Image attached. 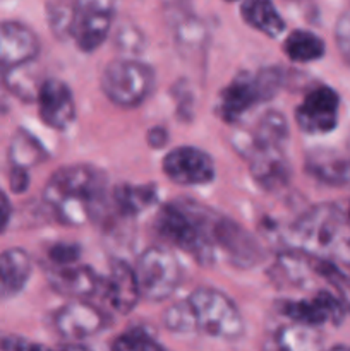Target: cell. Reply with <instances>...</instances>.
Wrapping results in <instances>:
<instances>
[{"label":"cell","instance_id":"cell-24","mask_svg":"<svg viewBox=\"0 0 350 351\" xmlns=\"http://www.w3.org/2000/svg\"><path fill=\"white\" fill-rule=\"evenodd\" d=\"M113 206L122 216H137L156 201L154 185H117L112 194Z\"/></svg>","mask_w":350,"mask_h":351},{"label":"cell","instance_id":"cell-28","mask_svg":"<svg viewBox=\"0 0 350 351\" xmlns=\"http://www.w3.org/2000/svg\"><path fill=\"white\" fill-rule=\"evenodd\" d=\"M275 341H277L278 348L281 350H316L321 346L323 336L321 332L318 331V328L299 324V322H292V324L283 326V328L277 332Z\"/></svg>","mask_w":350,"mask_h":351},{"label":"cell","instance_id":"cell-27","mask_svg":"<svg viewBox=\"0 0 350 351\" xmlns=\"http://www.w3.org/2000/svg\"><path fill=\"white\" fill-rule=\"evenodd\" d=\"M48 153L41 146L40 141L31 136L27 130H17L12 137L9 146V160L10 167H21L30 170L31 167L38 163H43L47 160Z\"/></svg>","mask_w":350,"mask_h":351},{"label":"cell","instance_id":"cell-36","mask_svg":"<svg viewBox=\"0 0 350 351\" xmlns=\"http://www.w3.org/2000/svg\"><path fill=\"white\" fill-rule=\"evenodd\" d=\"M9 184H10V191L16 192V194H23V192L27 189V185H30V173H27L26 168H21V167L10 168Z\"/></svg>","mask_w":350,"mask_h":351},{"label":"cell","instance_id":"cell-7","mask_svg":"<svg viewBox=\"0 0 350 351\" xmlns=\"http://www.w3.org/2000/svg\"><path fill=\"white\" fill-rule=\"evenodd\" d=\"M141 298L161 302L170 298L182 283V266L165 247H150L141 254L136 267Z\"/></svg>","mask_w":350,"mask_h":351},{"label":"cell","instance_id":"cell-25","mask_svg":"<svg viewBox=\"0 0 350 351\" xmlns=\"http://www.w3.org/2000/svg\"><path fill=\"white\" fill-rule=\"evenodd\" d=\"M283 51L292 62L309 64L325 57L326 45L318 34L305 29H295L288 33L283 41Z\"/></svg>","mask_w":350,"mask_h":351},{"label":"cell","instance_id":"cell-31","mask_svg":"<svg viewBox=\"0 0 350 351\" xmlns=\"http://www.w3.org/2000/svg\"><path fill=\"white\" fill-rule=\"evenodd\" d=\"M33 64L21 65V67L10 69V71L3 72L5 75V84L14 95L19 96L21 99H26V101H31V99H36L38 89H40V82H36L34 79L30 77V67Z\"/></svg>","mask_w":350,"mask_h":351},{"label":"cell","instance_id":"cell-40","mask_svg":"<svg viewBox=\"0 0 350 351\" xmlns=\"http://www.w3.org/2000/svg\"><path fill=\"white\" fill-rule=\"evenodd\" d=\"M336 206H338L340 211L343 213V216H345L350 223V199H347L345 202H336Z\"/></svg>","mask_w":350,"mask_h":351},{"label":"cell","instance_id":"cell-1","mask_svg":"<svg viewBox=\"0 0 350 351\" xmlns=\"http://www.w3.org/2000/svg\"><path fill=\"white\" fill-rule=\"evenodd\" d=\"M106 199V177L91 165H69L55 171L43 191L45 204L69 226L91 223L102 215Z\"/></svg>","mask_w":350,"mask_h":351},{"label":"cell","instance_id":"cell-12","mask_svg":"<svg viewBox=\"0 0 350 351\" xmlns=\"http://www.w3.org/2000/svg\"><path fill=\"white\" fill-rule=\"evenodd\" d=\"M281 315L290 322L319 328L325 324L340 326L347 311L335 293L321 290L307 300H287L280 305Z\"/></svg>","mask_w":350,"mask_h":351},{"label":"cell","instance_id":"cell-13","mask_svg":"<svg viewBox=\"0 0 350 351\" xmlns=\"http://www.w3.org/2000/svg\"><path fill=\"white\" fill-rule=\"evenodd\" d=\"M54 328L65 339H88L108 328V317L82 298L65 304L54 314Z\"/></svg>","mask_w":350,"mask_h":351},{"label":"cell","instance_id":"cell-33","mask_svg":"<svg viewBox=\"0 0 350 351\" xmlns=\"http://www.w3.org/2000/svg\"><path fill=\"white\" fill-rule=\"evenodd\" d=\"M115 47L122 53H126V57L134 58V55L143 53V48L146 47V38L139 27L130 23H124L115 33Z\"/></svg>","mask_w":350,"mask_h":351},{"label":"cell","instance_id":"cell-22","mask_svg":"<svg viewBox=\"0 0 350 351\" xmlns=\"http://www.w3.org/2000/svg\"><path fill=\"white\" fill-rule=\"evenodd\" d=\"M288 139V125L285 117L280 112L264 113L257 122L256 129L249 134H244L240 141H233L235 147L244 153L249 147H271V146H283L285 141Z\"/></svg>","mask_w":350,"mask_h":351},{"label":"cell","instance_id":"cell-15","mask_svg":"<svg viewBox=\"0 0 350 351\" xmlns=\"http://www.w3.org/2000/svg\"><path fill=\"white\" fill-rule=\"evenodd\" d=\"M38 113L45 125L65 130L75 120V99L71 88L60 79H43L38 89Z\"/></svg>","mask_w":350,"mask_h":351},{"label":"cell","instance_id":"cell-20","mask_svg":"<svg viewBox=\"0 0 350 351\" xmlns=\"http://www.w3.org/2000/svg\"><path fill=\"white\" fill-rule=\"evenodd\" d=\"M33 271L30 254L19 247L0 252V300L17 297L26 287Z\"/></svg>","mask_w":350,"mask_h":351},{"label":"cell","instance_id":"cell-5","mask_svg":"<svg viewBox=\"0 0 350 351\" xmlns=\"http://www.w3.org/2000/svg\"><path fill=\"white\" fill-rule=\"evenodd\" d=\"M198 331L223 341H237L244 336L246 324L239 307L230 297L215 288H196L187 298Z\"/></svg>","mask_w":350,"mask_h":351},{"label":"cell","instance_id":"cell-3","mask_svg":"<svg viewBox=\"0 0 350 351\" xmlns=\"http://www.w3.org/2000/svg\"><path fill=\"white\" fill-rule=\"evenodd\" d=\"M213 215L215 213L191 199H180L160 209L154 228L161 239L191 254L199 264H209L215 256L209 233Z\"/></svg>","mask_w":350,"mask_h":351},{"label":"cell","instance_id":"cell-37","mask_svg":"<svg viewBox=\"0 0 350 351\" xmlns=\"http://www.w3.org/2000/svg\"><path fill=\"white\" fill-rule=\"evenodd\" d=\"M10 216H12V206H10V201L5 195V192L0 189V233L5 232V228L9 226Z\"/></svg>","mask_w":350,"mask_h":351},{"label":"cell","instance_id":"cell-32","mask_svg":"<svg viewBox=\"0 0 350 351\" xmlns=\"http://www.w3.org/2000/svg\"><path fill=\"white\" fill-rule=\"evenodd\" d=\"M163 324L168 331L180 332V335L198 331L194 314H192V308L187 300L177 302L175 305L168 307L163 314Z\"/></svg>","mask_w":350,"mask_h":351},{"label":"cell","instance_id":"cell-38","mask_svg":"<svg viewBox=\"0 0 350 351\" xmlns=\"http://www.w3.org/2000/svg\"><path fill=\"white\" fill-rule=\"evenodd\" d=\"M146 141L150 143L151 147L158 149V147H163L168 141V132L163 127H153V129L148 130Z\"/></svg>","mask_w":350,"mask_h":351},{"label":"cell","instance_id":"cell-41","mask_svg":"<svg viewBox=\"0 0 350 351\" xmlns=\"http://www.w3.org/2000/svg\"><path fill=\"white\" fill-rule=\"evenodd\" d=\"M226 2H237V0H226Z\"/></svg>","mask_w":350,"mask_h":351},{"label":"cell","instance_id":"cell-34","mask_svg":"<svg viewBox=\"0 0 350 351\" xmlns=\"http://www.w3.org/2000/svg\"><path fill=\"white\" fill-rule=\"evenodd\" d=\"M81 257V247L72 242H58L54 243L48 250V259L51 266H69L75 264Z\"/></svg>","mask_w":350,"mask_h":351},{"label":"cell","instance_id":"cell-14","mask_svg":"<svg viewBox=\"0 0 350 351\" xmlns=\"http://www.w3.org/2000/svg\"><path fill=\"white\" fill-rule=\"evenodd\" d=\"M40 55L36 33L19 21H0V71L33 64Z\"/></svg>","mask_w":350,"mask_h":351},{"label":"cell","instance_id":"cell-2","mask_svg":"<svg viewBox=\"0 0 350 351\" xmlns=\"http://www.w3.org/2000/svg\"><path fill=\"white\" fill-rule=\"evenodd\" d=\"M288 249L323 257L350 273V223L336 204H318L288 228Z\"/></svg>","mask_w":350,"mask_h":351},{"label":"cell","instance_id":"cell-16","mask_svg":"<svg viewBox=\"0 0 350 351\" xmlns=\"http://www.w3.org/2000/svg\"><path fill=\"white\" fill-rule=\"evenodd\" d=\"M242 156L249 161L253 178L264 191L275 192L287 187L292 170L283 153V146L249 147L244 151Z\"/></svg>","mask_w":350,"mask_h":351},{"label":"cell","instance_id":"cell-29","mask_svg":"<svg viewBox=\"0 0 350 351\" xmlns=\"http://www.w3.org/2000/svg\"><path fill=\"white\" fill-rule=\"evenodd\" d=\"M75 2L78 0H48L47 21L48 27L57 40L72 38V27L75 19Z\"/></svg>","mask_w":350,"mask_h":351},{"label":"cell","instance_id":"cell-18","mask_svg":"<svg viewBox=\"0 0 350 351\" xmlns=\"http://www.w3.org/2000/svg\"><path fill=\"white\" fill-rule=\"evenodd\" d=\"M103 295L110 308L119 314H129L141 300L136 271L124 261H113L106 280H103Z\"/></svg>","mask_w":350,"mask_h":351},{"label":"cell","instance_id":"cell-17","mask_svg":"<svg viewBox=\"0 0 350 351\" xmlns=\"http://www.w3.org/2000/svg\"><path fill=\"white\" fill-rule=\"evenodd\" d=\"M51 290L71 298H88L102 291L103 278L93 267L82 264L51 266L47 273Z\"/></svg>","mask_w":350,"mask_h":351},{"label":"cell","instance_id":"cell-9","mask_svg":"<svg viewBox=\"0 0 350 351\" xmlns=\"http://www.w3.org/2000/svg\"><path fill=\"white\" fill-rule=\"evenodd\" d=\"M211 240L215 249H220L226 259L239 267H253L263 261V247L257 240L244 230L239 223L225 218L222 215H213L209 226Z\"/></svg>","mask_w":350,"mask_h":351},{"label":"cell","instance_id":"cell-26","mask_svg":"<svg viewBox=\"0 0 350 351\" xmlns=\"http://www.w3.org/2000/svg\"><path fill=\"white\" fill-rule=\"evenodd\" d=\"M309 259H311V267L312 273L316 278H321L323 281H326L329 288L333 290V293L340 298V302L345 307L347 314H350V273L349 271H343V267L336 266L335 263L328 259H323V257L311 256L309 254Z\"/></svg>","mask_w":350,"mask_h":351},{"label":"cell","instance_id":"cell-11","mask_svg":"<svg viewBox=\"0 0 350 351\" xmlns=\"http://www.w3.org/2000/svg\"><path fill=\"white\" fill-rule=\"evenodd\" d=\"M165 175L178 185H206L215 180L216 168L206 151L194 146H178L163 158Z\"/></svg>","mask_w":350,"mask_h":351},{"label":"cell","instance_id":"cell-35","mask_svg":"<svg viewBox=\"0 0 350 351\" xmlns=\"http://www.w3.org/2000/svg\"><path fill=\"white\" fill-rule=\"evenodd\" d=\"M335 41L343 60L350 65V9L345 10L336 21Z\"/></svg>","mask_w":350,"mask_h":351},{"label":"cell","instance_id":"cell-10","mask_svg":"<svg viewBox=\"0 0 350 351\" xmlns=\"http://www.w3.org/2000/svg\"><path fill=\"white\" fill-rule=\"evenodd\" d=\"M340 96L329 86H318L311 89L301 105L295 108V122L299 129L309 136H321L338 125Z\"/></svg>","mask_w":350,"mask_h":351},{"label":"cell","instance_id":"cell-21","mask_svg":"<svg viewBox=\"0 0 350 351\" xmlns=\"http://www.w3.org/2000/svg\"><path fill=\"white\" fill-rule=\"evenodd\" d=\"M168 24L172 27L175 48L180 53V57H184L189 62L201 58L206 48V40H208V31H206L205 23L191 10V12H185L172 19Z\"/></svg>","mask_w":350,"mask_h":351},{"label":"cell","instance_id":"cell-4","mask_svg":"<svg viewBox=\"0 0 350 351\" xmlns=\"http://www.w3.org/2000/svg\"><path fill=\"white\" fill-rule=\"evenodd\" d=\"M283 84V72L278 67H264L257 72H242L222 91L216 105L220 119L235 123L256 105L270 101Z\"/></svg>","mask_w":350,"mask_h":351},{"label":"cell","instance_id":"cell-39","mask_svg":"<svg viewBox=\"0 0 350 351\" xmlns=\"http://www.w3.org/2000/svg\"><path fill=\"white\" fill-rule=\"evenodd\" d=\"M0 348L2 350H26V348H40V345L26 341L24 338H16V336H7L0 339Z\"/></svg>","mask_w":350,"mask_h":351},{"label":"cell","instance_id":"cell-30","mask_svg":"<svg viewBox=\"0 0 350 351\" xmlns=\"http://www.w3.org/2000/svg\"><path fill=\"white\" fill-rule=\"evenodd\" d=\"M112 348L117 351H158L163 350V345L158 343L146 328L136 326L117 336L115 341L112 343Z\"/></svg>","mask_w":350,"mask_h":351},{"label":"cell","instance_id":"cell-19","mask_svg":"<svg viewBox=\"0 0 350 351\" xmlns=\"http://www.w3.org/2000/svg\"><path fill=\"white\" fill-rule=\"evenodd\" d=\"M305 171L329 187H350V154L335 149L312 151L305 158Z\"/></svg>","mask_w":350,"mask_h":351},{"label":"cell","instance_id":"cell-8","mask_svg":"<svg viewBox=\"0 0 350 351\" xmlns=\"http://www.w3.org/2000/svg\"><path fill=\"white\" fill-rule=\"evenodd\" d=\"M115 17V0H78L72 40L84 53H93L105 43Z\"/></svg>","mask_w":350,"mask_h":351},{"label":"cell","instance_id":"cell-23","mask_svg":"<svg viewBox=\"0 0 350 351\" xmlns=\"http://www.w3.org/2000/svg\"><path fill=\"white\" fill-rule=\"evenodd\" d=\"M240 16L244 23L268 38H278L285 33L283 17L271 0H242Z\"/></svg>","mask_w":350,"mask_h":351},{"label":"cell","instance_id":"cell-6","mask_svg":"<svg viewBox=\"0 0 350 351\" xmlns=\"http://www.w3.org/2000/svg\"><path fill=\"white\" fill-rule=\"evenodd\" d=\"M154 81L156 75L151 65L126 57L103 69L102 91L120 108H137L151 96Z\"/></svg>","mask_w":350,"mask_h":351}]
</instances>
